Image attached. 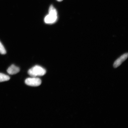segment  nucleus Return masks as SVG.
<instances>
[{"mask_svg": "<svg viewBox=\"0 0 128 128\" xmlns=\"http://www.w3.org/2000/svg\"><path fill=\"white\" fill-rule=\"evenodd\" d=\"M46 73L44 68L39 65H36L28 70L29 75L32 77L41 76H44Z\"/></svg>", "mask_w": 128, "mask_h": 128, "instance_id": "nucleus-1", "label": "nucleus"}, {"mask_svg": "<svg viewBox=\"0 0 128 128\" xmlns=\"http://www.w3.org/2000/svg\"><path fill=\"white\" fill-rule=\"evenodd\" d=\"M25 82L28 85L33 87H37L40 85L42 83L41 80L36 77L28 78L25 80Z\"/></svg>", "mask_w": 128, "mask_h": 128, "instance_id": "nucleus-2", "label": "nucleus"}, {"mask_svg": "<svg viewBox=\"0 0 128 128\" xmlns=\"http://www.w3.org/2000/svg\"><path fill=\"white\" fill-rule=\"evenodd\" d=\"M58 19L57 15L48 14L44 18V22L47 24H51L55 23Z\"/></svg>", "mask_w": 128, "mask_h": 128, "instance_id": "nucleus-3", "label": "nucleus"}, {"mask_svg": "<svg viewBox=\"0 0 128 128\" xmlns=\"http://www.w3.org/2000/svg\"><path fill=\"white\" fill-rule=\"evenodd\" d=\"M128 54L126 53L122 56L120 57L117 60L114 64L113 66L115 68H118L128 58Z\"/></svg>", "mask_w": 128, "mask_h": 128, "instance_id": "nucleus-4", "label": "nucleus"}, {"mask_svg": "<svg viewBox=\"0 0 128 128\" xmlns=\"http://www.w3.org/2000/svg\"><path fill=\"white\" fill-rule=\"evenodd\" d=\"M20 70V68L16 66L15 65L12 64L8 68L7 71L9 74L14 75L18 73Z\"/></svg>", "mask_w": 128, "mask_h": 128, "instance_id": "nucleus-5", "label": "nucleus"}, {"mask_svg": "<svg viewBox=\"0 0 128 128\" xmlns=\"http://www.w3.org/2000/svg\"><path fill=\"white\" fill-rule=\"evenodd\" d=\"M10 79V77L7 75L0 73V82L8 81Z\"/></svg>", "mask_w": 128, "mask_h": 128, "instance_id": "nucleus-6", "label": "nucleus"}, {"mask_svg": "<svg viewBox=\"0 0 128 128\" xmlns=\"http://www.w3.org/2000/svg\"><path fill=\"white\" fill-rule=\"evenodd\" d=\"M0 53L3 55L5 54L6 53V50L0 41Z\"/></svg>", "mask_w": 128, "mask_h": 128, "instance_id": "nucleus-7", "label": "nucleus"}, {"mask_svg": "<svg viewBox=\"0 0 128 128\" xmlns=\"http://www.w3.org/2000/svg\"><path fill=\"white\" fill-rule=\"evenodd\" d=\"M57 1L58 2H62L63 0H57Z\"/></svg>", "mask_w": 128, "mask_h": 128, "instance_id": "nucleus-8", "label": "nucleus"}]
</instances>
